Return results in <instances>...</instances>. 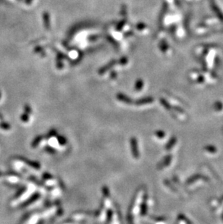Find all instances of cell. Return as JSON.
Returning a JSON list of instances; mask_svg holds the SVG:
<instances>
[{
	"label": "cell",
	"instance_id": "obj_1",
	"mask_svg": "<svg viewBox=\"0 0 223 224\" xmlns=\"http://www.w3.org/2000/svg\"><path fill=\"white\" fill-rule=\"evenodd\" d=\"M207 180L206 177L203 176L201 174H196V175H194L189 178V180L187 181L186 182V185L189 187H191V186H197L198 184V183H202V182H205L207 181Z\"/></svg>",
	"mask_w": 223,
	"mask_h": 224
},
{
	"label": "cell",
	"instance_id": "obj_2",
	"mask_svg": "<svg viewBox=\"0 0 223 224\" xmlns=\"http://www.w3.org/2000/svg\"><path fill=\"white\" fill-rule=\"evenodd\" d=\"M172 109H173L175 114L176 116L179 117V118L182 120H185V118H187V115L185 114V111L181 107L180 108L178 106H175Z\"/></svg>",
	"mask_w": 223,
	"mask_h": 224
},
{
	"label": "cell",
	"instance_id": "obj_3",
	"mask_svg": "<svg viewBox=\"0 0 223 224\" xmlns=\"http://www.w3.org/2000/svg\"><path fill=\"white\" fill-rule=\"evenodd\" d=\"M204 151L210 155H215V154H217V149L214 145H207L204 147Z\"/></svg>",
	"mask_w": 223,
	"mask_h": 224
},
{
	"label": "cell",
	"instance_id": "obj_4",
	"mask_svg": "<svg viewBox=\"0 0 223 224\" xmlns=\"http://www.w3.org/2000/svg\"><path fill=\"white\" fill-rule=\"evenodd\" d=\"M172 160V155H168L166 157L164 160V162H162L161 163L160 167L161 169H165V167H167L170 166V165L171 164Z\"/></svg>",
	"mask_w": 223,
	"mask_h": 224
},
{
	"label": "cell",
	"instance_id": "obj_5",
	"mask_svg": "<svg viewBox=\"0 0 223 224\" xmlns=\"http://www.w3.org/2000/svg\"><path fill=\"white\" fill-rule=\"evenodd\" d=\"M178 222L180 223H192V222L183 214H179L178 216Z\"/></svg>",
	"mask_w": 223,
	"mask_h": 224
},
{
	"label": "cell",
	"instance_id": "obj_6",
	"mask_svg": "<svg viewBox=\"0 0 223 224\" xmlns=\"http://www.w3.org/2000/svg\"><path fill=\"white\" fill-rule=\"evenodd\" d=\"M176 143H177L176 137L173 136L171 139H170V142L167 144V145L166 146V149H167V151H170V150L172 149V148L176 145Z\"/></svg>",
	"mask_w": 223,
	"mask_h": 224
},
{
	"label": "cell",
	"instance_id": "obj_7",
	"mask_svg": "<svg viewBox=\"0 0 223 224\" xmlns=\"http://www.w3.org/2000/svg\"><path fill=\"white\" fill-rule=\"evenodd\" d=\"M214 110L216 112H220L223 110V103L222 102L217 101L214 104Z\"/></svg>",
	"mask_w": 223,
	"mask_h": 224
},
{
	"label": "cell",
	"instance_id": "obj_8",
	"mask_svg": "<svg viewBox=\"0 0 223 224\" xmlns=\"http://www.w3.org/2000/svg\"><path fill=\"white\" fill-rule=\"evenodd\" d=\"M0 128L4 130H9L10 128V124L6 123V122H2V123H0Z\"/></svg>",
	"mask_w": 223,
	"mask_h": 224
},
{
	"label": "cell",
	"instance_id": "obj_9",
	"mask_svg": "<svg viewBox=\"0 0 223 224\" xmlns=\"http://www.w3.org/2000/svg\"><path fill=\"white\" fill-rule=\"evenodd\" d=\"M156 136L157 137H158L159 139H165V133L164 131H162V130H159L156 133Z\"/></svg>",
	"mask_w": 223,
	"mask_h": 224
},
{
	"label": "cell",
	"instance_id": "obj_10",
	"mask_svg": "<svg viewBox=\"0 0 223 224\" xmlns=\"http://www.w3.org/2000/svg\"><path fill=\"white\" fill-rule=\"evenodd\" d=\"M2 174H3V173H2V172H1V171H0V176H1L2 175Z\"/></svg>",
	"mask_w": 223,
	"mask_h": 224
},
{
	"label": "cell",
	"instance_id": "obj_11",
	"mask_svg": "<svg viewBox=\"0 0 223 224\" xmlns=\"http://www.w3.org/2000/svg\"><path fill=\"white\" fill-rule=\"evenodd\" d=\"M222 204H223V197H222Z\"/></svg>",
	"mask_w": 223,
	"mask_h": 224
},
{
	"label": "cell",
	"instance_id": "obj_12",
	"mask_svg": "<svg viewBox=\"0 0 223 224\" xmlns=\"http://www.w3.org/2000/svg\"><path fill=\"white\" fill-rule=\"evenodd\" d=\"M0 97H1V93H0Z\"/></svg>",
	"mask_w": 223,
	"mask_h": 224
},
{
	"label": "cell",
	"instance_id": "obj_13",
	"mask_svg": "<svg viewBox=\"0 0 223 224\" xmlns=\"http://www.w3.org/2000/svg\"><path fill=\"white\" fill-rule=\"evenodd\" d=\"M222 219H223V214H222Z\"/></svg>",
	"mask_w": 223,
	"mask_h": 224
}]
</instances>
